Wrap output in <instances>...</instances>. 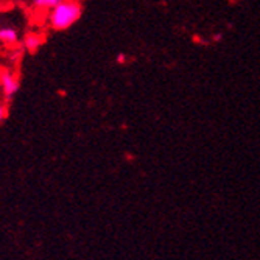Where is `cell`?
<instances>
[{"mask_svg": "<svg viewBox=\"0 0 260 260\" xmlns=\"http://www.w3.org/2000/svg\"><path fill=\"white\" fill-rule=\"evenodd\" d=\"M7 115H8V109L4 103H0V123H2L5 119H7Z\"/></svg>", "mask_w": 260, "mask_h": 260, "instance_id": "8992f818", "label": "cell"}, {"mask_svg": "<svg viewBox=\"0 0 260 260\" xmlns=\"http://www.w3.org/2000/svg\"><path fill=\"white\" fill-rule=\"evenodd\" d=\"M83 14V8L80 0H62L56 7L50 10L49 23L50 27L56 31L67 30L80 20Z\"/></svg>", "mask_w": 260, "mask_h": 260, "instance_id": "6da1fadb", "label": "cell"}, {"mask_svg": "<svg viewBox=\"0 0 260 260\" xmlns=\"http://www.w3.org/2000/svg\"><path fill=\"white\" fill-rule=\"evenodd\" d=\"M33 5L36 8H41V10H52L53 7H56L59 2L62 0H31Z\"/></svg>", "mask_w": 260, "mask_h": 260, "instance_id": "5b68a950", "label": "cell"}, {"mask_svg": "<svg viewBox=\"0 0 260 260\" xmlns=\"http://www.w3.org/2000/svg\"><path fill=\"white\" fill-rule=\"evenodd\" d=\"M41 44H42V38L38 35H27L25 39H23V45H25V49L30 52H35Z\"/></svg>", "mask_w": 260, "mask_h": 260, "instance_id": "277c9868", "label": "cell"}, {"mask_svg": "<svg viewBox=\"0 0 260 260\" xmlns=\"http://www.w3.org/2000/svg\"><path fill=\"white\" fill-rule=\"evenodd\" d=\"M19 41V35L14 28L5 27V28H0V42L7 44V45H13Z\"/></svg>", "mask_w": 260, "mask_h": 260, "instance_id": "3957f363", "label": "cell"}, {"mask_svg": "<svg viewBox=\"0 0 260 260\" xmlns=\"http://www.w3.org/2000/svg\"><path fill=\"white\" fill-rule=\"evenodd\" d=\"M0 89L5 99H13L19 90V78L11 72H5L0 77Z\"/></svg>", "mask_w": 260, "mask_h": 260, "instance_id": "7a4b0ae2", "label": "cell"}]
</instances>
